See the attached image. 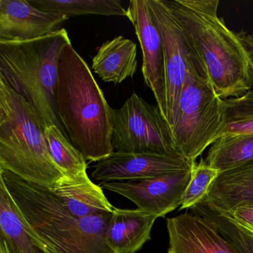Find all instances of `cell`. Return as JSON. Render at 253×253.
<instances>
[{"label": "cell", "instance_id": "obj_1", "mask_svg": "<svg viewBox=\"0 0 253 253\" xmlns=\"http://www.w3.org/2000/svg\"><path fill=\"white\" fill-rule=\"evenodd\" d=\"M219 0H168L222 100L253 89V35L236 32L217 14Z\"/></svg>", "mask_w": 253, "mask_h": 253}, {"label": "cell", "instance_id": "obj_2", "mask_svg": "<svg viewBox=\"0 0 253 253\" xmlns=\"http://www.w3.org/2000/svg\"><path fill=\"white\" fill-rule=\"evenodd\" d=\"M3 183L18 209L26 231L42 253H114L106 244L112 214L79 218L47 186L0 169Z\"/></svg>", "mask_w": 253, "mask_h": 253}, {"label": "cell", "instance_id": "obj_3", "mask_svg": "<svg viewBox=\"0 0 253 253\" xmlns=\"http://www.w3.org/2000/svg\"><path fill=\"white\" fill-rule=\"evenodd\" d=\"M56 103L60 122L86 161L98 162L115 152L113 109L72 43L60 54Z\"/></svg>", "mask_w": 253, "mask_h": 253}, {"label": "cell", "instance_id": "obj_4", "mask_svg": "<svg viewBox=\"0 0 253 253\" xmlns=\"http://www.w3.org/2000/svg\"><path fill=\"white\" fill-rule=\"evenodd\" d=\"M71 43L63 28L30 41H0V80L33 106L45 128L63 132L56 91L60 54Z\"/></svg>", "mask_w": 253, "mask_h": 253}, {"label": "cell", "instance_id": "obj_5", "mask_svg": "<svg viewBox=\"0 0 253 253\" xmlns=\"http://www.w3.org/2000/svg\"><path fill=\"white\" fill-rule=\"evenodd\" d=\"M45 131L33 106L0 80V169L51 189L65 175L51 158Z\"/></svg>", "mask_w": 253, "mask_h": 253}, {"label": "cell", "instance_id": "obj_6", "mask_svg": "<svg viewBox=\"0 0 253 253\" xmlns=\"http://www.w3.org/2000/svg\"><path fill=\"white\" fill-rule=\"evenodd\" d=\"M223 100L213 89L207 73L191 69L179 100L171 128L177 152L192 163L220 135Z\"/></svg>", "mask_w": 253, "mask_h": 253}, {"label": "cell", "instance_id": "obj_7", "mask_svg": "<svg viewBox=\"0 0 253 253\" xmlns=\"http://www.w3.org/2000/svg\"><path fill=\"white\" fill-rule=\"evenodd\" d=\"M115 152L169 155L178 153L171 127L158 106L133 93L119 109H112Z\"/></svg>", "mask_w": 253, "mask_h": 253}, {"label": "cell", "instance_id": "obj_8", "mask_svg": "<svg viewBox=\"0 0 253 253\" xmlns=\"http://www.w3.org/2000/svg\"><path fill=\"white\" fill-rule=\"evenodd\" d=\"M148 2L162 37L167 81V122L171 129L189 71L195 69L207 72L198 53L173 14L168 0H148Z\"/></svg>", "mask_w": 253, "mask_h": 253}, {"label": "cell", "instance_id": "obj_9", "mask_svg": "<svg viewBox=\"0 0 253 253\" xmlns=\"http://www.w3.org/2000/svg\"><path fill=\"white\" fill-rule=\"evenodd\" d=\"M192 173V169L144 180L100 183L99 186L125 197L139 210L158 218L181 206Z\"/></svg>", "mask_w": 253, "mask_h": 253}, {"label": "cell", "instance_id": "obj_10", "mask_svg": "<svg viewBox=\"0 0 253 253\" xmlns=\"http://www.w3.org/2000/svg\"><path fill=\"white\" fill-rule=\"evenodd\" d=\"M127 18L132 23L143 54L142 73L152 90L161 114L167 121V81L162 37L148 0H131Z\"/></svg>", "mask_w": 253, "mask_h": 253}, {"label": "cell", "instance_id": "obj_11", "mask_svg": "<svg viewBox=\"0 0 253 253\" xmlns=\"http://www.w3.org/2000/svg\"><path fill=\"white\" fill-rule=\"evenodd\" d=\"M195 164L179 153L158 155L114 152L110 156L97 162L91 178L101 183L144 180L192 169Z\"/></svg>", "mask_w": 253, "mask_h": 253}, {"label": "cell", "instance_id": "obj_12", "mask_svg": "<svg viewBox=\"0 0 253 253\" xmlns=\"http://www.w3.org/2000/svg\"><path fill=\"white\" fill-rule=\"evenodd\" d=\"M167 222L168 253H240L204 216L186 212Z\"/></svg>", "mask_w": 253, "mask_h": 253}, {"label": "cell", "instance_id": "obj_13", "mask_svg": "<svg viewBox=\"0 0 253 253\" xmlns=\"http://www.w3.org/2000/svg\"><path fill=\"white\" fill-rule=\"evenodd\" d=\"M69 17L26 0H0V41H26L49 35Z\"/></svg>", "mask_w": 253, "mask_h": 253}, {"label": "cell", "instance_id": "obj_14", "mask_svg": "<svg viewBox=\"0 0 253 253\" xmlns=\"http://www.w3.org/2000/svg\"><path fill=\"white\" fill-rule=\"evenodd\" d=\"M200 204L220 212L253 204V160L219 173Z\"/></svg>", "mask_w": 253, "mask_h": 253}, {"label": "cell", "instance_id": "obj_15", "mask_svg": "<svg viewBox=\"0 0 253 253\" xmlns=\"http://www.w3.org/2000/svg\"><path fill=\"white\" fill-rule=\"evenodd\" d=\"M49 189L73 215L79 218L112 214L115 209L103 189L93 183L87 173L77 177L64 176Z\"/></svg>", "mask_w": 253, "mask_h": 253}, {"label": "cell", "instance_id": "obj_16", "mask_svg": "<svg viewBox=\"0 0 253 253\" xmlns=\"http://www.w3.org/2000/svg\"><path fill=\"white\" fill-rule=\"evenodd\" d=\"M157 217L136 210L115 208L106 233V244L114 253H135L150 241Z\"/></svg>", "mask_w": 253, "mask_h": 253}, {"label": "cell", "instance_id": "obj_17", "mask_svg": "<svg viewBox=\"0 0 253 253\" xmlns=\"http://www.w3.org/2000/svg\"><path fill=\"white\" fill-rule=\"evenodd\" d=\"M137 68V45L123 36L106 41L93 57V71L106 83L121 84L133 78Z\"/></svg>", "mask_w": 253, "mask_h": 253}, {"label": "cell", "instance_id": "obj_18", "mask_svg": "<svg viewBox=\"0 0 253 253\" xmlns=\"http://www.w3.org/2000/svg\"><path fill=\"white\" fill-rule=\"evenodd\" d=\"M253 160V134H226L209 149L205 163L219 173Z\"/></svg>", "mask_w": 253, "mask_h": 253}, {"label": "cell", "instance_id": "obj_19", "mask_svg": "<svg viewBox=\"0 0 253 253\" xmlns=\"http://www.w3.org/2000/svg\"><path fill=\"white\" fill-rule=\"evenodd\" d=\"M30 3L44 11L63 14L67 17L75 16H128L127 9L118 0H30Z\"/></svg>", "mask_w": 253, "mask_h": 253}, {"label": "cell", "instance_id": "obj_20", "mask_svg": "<svg viewBox=\"0 0 253 253\" xmlns=\"http://www.w3.org/2000/svg\"><path fill=\"white\" fill-rule=\"evenodd\" d=\"M0 234L21 253H42L28 233L21 214L3 183L0 181Z\"/></svg>", "mask_w": 253, "mask_h": 253}, {"label": "cell", "instance_id": "obj_21", "mask_svg": "<svg viewBox=\"0 0 253 253\" xmlns=\"http://www.w3.org/2000/svg\"><path fill=\"white\" fill-rule=\"evenodd\" d=\"M45 134L51 158L65 176L77 177L86 174L85 157L60 128L51 126L45 128Z\"/></svg>", "mask_w": 253, "mask_h": 253}, {"label": "cell", "instance_id": "obj_22", "mask_svg": "<svg viewBox=\"0 0 253 253\" xmlns=\"http://www.w3.org/2000/svg\"><path fill=\"white\" fill-rule=\"evenodd\" d=\"M192 210L195 214L208 218L240 253H253V229L234 220L228 213L214 211L204 204H198Z\"/></svg>", "mask_w": 253, "mask_h": 253}, {"label": "cell", "instance_id": "obj_23", "mask_svg": "<svg viewBox=\"0 0 253 253\" xmlns=\"http://www.w3.org/2000/svg\"><path fill=\"white\" fill-rule=\"evenodd\" d=\"M226 134H253V89L240 97L223 100L220 137Z\"/></svg>", "mask_w": 253, "mask_h": 253}, {"label": "cell", "instance_id": "obj_24", "mask_svg": "<svg viewBox=\"0 0 253 253\" xmlns=\"http://www.w3.org/2000/svg\"><path fill=\"white\" fill-rule=\"evenodd\" d=\"M219 171L206 164L204 160L195 164L192 177L186 188L180 210L193 208L201 202L209 188L218 176Z\"/></svg>", "mask_w": 253, "mask_h": 253}, {"label": "cell", "instance_id": "obj_25", "mask_svg": "<svg viewBox=\"0 0 253 253\" xmlns=\"http://www.w3.org/2000/svg\"><path fill=\"white\" fill-rule=\"evenodd\" d=\"M236 221L253 229V204L237 207L230 212H226Z\"/></svg>", "mask_w": 253, "mask_h": 253}, {"label": "cell", "instance_id": "obj_26", "mask_svg": "<svg viewBox=\"0 0 253 253\" xmlns=\"http://www.w3.org/2000/svg\"><path fill=\"white\" fill-rule=\"evenodd\" d=\"M0 253H21L9 240L0 234Z\"/></svg>", "mask_w": 253, "mask_h": 253}]
</instances>
